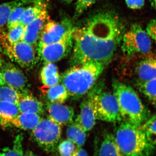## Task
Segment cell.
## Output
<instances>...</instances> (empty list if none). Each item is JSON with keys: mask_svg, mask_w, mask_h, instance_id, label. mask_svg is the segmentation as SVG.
<instances>
[{"mask_svg": "<svg viewBox=\"0 0 156 156\" xmlns=\"http://www.w3.org/2000/svg\"><path fill=\"white\" fill-rule=\"evenodd\" d=\"M125 33V25L113 11L93 14L74 29L70 64L94 62L105 66L111 60Z\"/></svg>", "mask_w": 156, "mask_h": 156, "instance_id": "obj_1", "label": "cell"}, {"mask_svg": "<svg viewBox=\"0 0 156 156\" xmlns=\"http://www.w3.org/2000/svg\"><path fill=\"white\" fill-rule=\"evenodd\" d=\"M60 76V81L69 96L77 98L87 94L94 87L105 66L94 62H81L73 66Z\"/></svg>", "mask_w": 156, "mask_h": 156, "instance_id": "obj_2", "label": "cell"}, {"mask_svg": "<svg viewBox=\"0 0 156 156\" xmlns=\"http://www.w3.org/2000/svg\"><path fill=\"white\" fill-rule=\"evenodd\" d=\"M112 87L122 119L135 126L143 125L149 119V112L134 89L115 80L113 81Z\"/></svg>", "mask_w": 156, "mask_h": 156, "instance_id": "obj_3", "label": "cell"}, {"mask_svg": "<svg viewBox=\"0 0 156 156\" xmlns=\"http://www.w3.org/2000/svg\"><path fill=\"white\" fill-rule=\"evenodd\" d=\"M114 136L125 156H150L154 148L148 140L141 126L127 121L120 124Z\"/></svg>", "mask_w": 156, "mask_h": 156, "instance_id": "obj_4", "label": "cell"}, {"mask_svg": "<svg viewBox=\"0 0 156 156\" xmlns=\"http://www.w3.org/2000/svg\"><path fill=\"white\" fill-rule=\"evenodd\" d=\"M0 43L6 55L21 67L31 69L36 65L37 57L33 45L23 41L11 44L4 32L0 33Z\"/></svg>", "mask_w": 156, "mask_h": 156, "instance_id": "obj_5", "label": "cell"}, {"mask_svg": "<svg viewBox=\"0 0 156 156\" xmlns=\"http://www.w3.org/2000/svg\"><path fill=\"white\" fill-rule=\"evenodd\" d=\"M32 131L33 138L40 147L47 152L55 151L61 137V126L48 117L41 119Z\"/></svg>", "mask_w": 156, "mask_h": 156, "instance_id": "obj_6", "label": "cell"}, {"mask_svg": "<svg viewBox=\"0 0 156 156\" xmlns=\"http://www.w3.org/2000/svg\"><path fill=\"white\" fill-rule=\"evenodd\" d=\"M122 50L127 56L146 54L151 49V41L146 31L137 23L132 24L123 35Z\"/></svg>", "mask_w": 156, "mask_h": 156, "instance_id": "obj_7", "label": "cell"}, {"mask_svg": "<svg viewBox=\"0 0 156 156\" xmlns=\"http://www.w3.org/2000/svg\"><path fill=\"white\" fill-rule=\"evenodd\" d=\"M74 29L67 32L57 41L49 44L37 45L39 59L44 63H54L68 56L73 49Z\"/></svg>", "mask_w": 156, "mask_h": 156, "instance_id": "obj_8", "label": "cell"}, {"mask_svg": "<svg viewBox=\"0 0 156 156\" xmlns=\"http://www.w3.org/2000/svg\"><path fill=\"white\" fill-rule=\"evenodd\" d=\"M94 105L96 119L113 123L121 122L122 119L113 93L101 90L95 95Z\"/></svg>", "mask_w": 156, "mask_h": 156, "instance_id": "obj_9", "label": "cell"}, {"mask_svg": "<svg viewBox=\"0 0 156 156\" xmlns=\"http://www.w3.org/2000/svg\"><path fill=\"white\" fill-rule=\"evenodd\" d=\"M103 86L100 83L95 85L88 93L80 106V112L75 122L86 131H90L94 127L96 121L94 110V98L98 92L102 90Z\"/></svg>", "mask_w": 156, "mask_h": 156, "instance_id": "obj_10", "label": "cell"}, {"mask_svg": "<svg viewBox=\"0 0 156 156\" xmlns=\"http://www.w3.org/2000/svg\"><path fill=\"white\" fill-rule=\"evenodd\" d=\"M73 28L71 21L67 18L60 22L48 19L42 31L38 45L49 44L57 41L67 32Z\"/></svg>", "mask_w": 156, "mask_h": 156, "instance_id": "obj_11", "label": "cell"}, {"mask_svg": "<svg viewBox=\"0 0 156 156\" xmlns=\"http://www.w3.org/2000/svg\"><path fill=\"white\" fill-rule=\"evenodd\" d=\"M0 69L3 81L5 85L22 93H26L25 90L28 85L27 79L22 71L12 64L2 66Z\"/></svg>", "mask_w": 156, "mask_h": 156, "instance_id": "obj_12", "label": "cell"}, {"mask_svg": "<svg viewBox=\"0 0 156 156\" xmlns=\"http://www.w3.org/2000/svg\"><path fill=\"white\" fill-rule=\"evenodd\" d=\"M48 20V5L28 25L26 26L22 41L34 46L37 43L44 26Z\"/></svg>", "mask_w": 156, "mask_h": 156, "instance_id": "obj_13", "label": "cell"}, {"mask_svg": "<svg viewBox=\"0 0 156 156\" xmlns=\"http://www.w3.org/2000/svg\"><path fill=\"white\" fill-rule=\"evenodd\" d=\"M47 109L50 119L60 126H65L73 122L74 111L71 107L62 103H47Z\"/></svg>", "mask_w": 156, "mask_h": 156, "instance_id": "obj_14", "label": "cell"}, {"mask_svg": "<svg viewBox=\"0 0 156 156\" xmlns=\"http://www.w3.org/2000/svg\"><path fill=\"white\" fill-rule=\"evenodd\" d=\"M41 119V115L28 113H20L9 121L6 127H15L23 130H32Z\"/></svg>", "mask_w": 156, "mask_h": 156, "instance_id": "obj_15", "label": "cell"}, {"mask_svg": "<svg viewBox=\"0 0 156 156\" xmlns=\"http://www.w3.org/2000/svg\"><path fill=\"white\" fill-rule=\"evenodd\" d=\"M96 151L97 156H125L117 144L114 135L112 133L104 134Z\"/></svg>", "mask_w": 156, "mask_h": 156, "instance_id": "obj_16", "label": "cell"}, {"mask_svg": "<svg viewBox=\"0 0 156 156\" xmlns=\"http://www.w3.org/2000/svg\"><path fill=\"white\" fill-rule=\"evenodd\" d=\"M17 105L20 113L41 115L44 112V107L42 102L27 93L23 94Z\"/></svg>", "mask_w": 156, "mask_h": 156, "instance_id": "obj_17", "label": "cell"}, {"mask_svg": "<svg viewBox=\"0 0 156 156\" xmlns=\"http://www.w3.org/2000/svg\"><path fill=\"white\" fill-rule=\"evenodd\" d=\"M140 82H145L156 78V58H146L140 62L136 70Z\"/></svg>", "mask_w": 156, "mask_h": 156, "instance_id": "obj_18", "label": "cell"}, {"mask_svg": "<svg viewBox=\"0 0 156 156\" xmlns=\"http://www.w3.org/2000/svg\"><path fill=\"white\" fill-rule=\"evenodd\" d=\"M40 78L43 85L48 88L59 83L60 76L56 65L53 62L44 63L40 73Z\"/></svg>", "mask_w": 156, "mask_h": 156, "instance_id": "obj_19", "label": "cell"}, {"mask_svg": "<svg viewBox=\"0 0 156 156\" xmlns=\"http://www.w3.org/2000/svg\"><path fill=\"white\" fill-rule=\"evenodd\" d=\"M38 0H13L0 5V29L8 23L10 14L14 9L21 6H27Z\"/></svg>", "mask_w": 156, "mask_h": 156, "instance_id": "obj_20", "label": "cell"}, {"mask_svg": "<svg viewBox=\"0 0 156 156\" xmlns=\"http://www.w3.org/2000/svg\"><path fill=\"white\" fill-rule=\"evenodd\" d=\"M66 134L68 140L75 144L77 148L82 147L86 142V131L75 122L68 126Z\"/></svg>", "mask_w": 156, "mask_h": 156, "instance_id": "obj_21", "label": "cell"}, {"mask_svg": "<svg viewBox=\"0 0 156 156\" xmlns=\"http://www.w3.org/2000/svg\"><path fill=\"white\" fill-rule=\"evenodd\" d=\"M46 0H38L31 5L27 6L21 15L20 23L27 26L35 19L44 6L48 5Z\"/></svg>", "mask_w": 156, "mask_h": 156, "instance_id": "obj_22", "label": "cell"}, {"mask_svg": "<svg viewBox=\"0 0 156 156\" xmlns=\"http://www.w3.org/2000/svg\"><path fill=\"white\" fill-rule=\"evenodd\" d=\"M46 93L49 102L52 103L62 104L69 96L67 89L63 84L59 83L48 87Z\"/></svg>", "mask_w": 156, "mask_h": 156, "instance_id": "obj_23", "label": "cell"}, {"mask_svg": "<svg viewBox=\"0 0 156 156\" xmlns=\"http://www.w3.org/2000/svg\"><path fill=\"white\" fill-rule=\"evenodd\" d=\"M17 105L7 101H0V126L6 127L9 121L20 113Z\"/></svg>", "mask_w": 156, "mask_h": 156, "instance_id": "obj_24", "label": "cell"}, {"mask_svg": "<svg viewBox=\"0 0 156 156\" xmlns=\"http://www.w3.org/2000/svg\"><path fill=\"white\" fill-rule=\"evenodd\" d=\"M23 94L4 84L0 87V101H7L17 105Z\"/></svg>", "mask_w": 156, "mask_h": 156, "instance_id": "obj_25", "label": "cell"}, {"mask_svg": "<svg viewBox=\"0 0 156 156\" xmlns=\"http://www.w3.org/2000/svg\"><path fill=\"white\" fill-rule=\"evenodd\" d=\"M139 88L151 103L156 107V78L151 80L140 82Z\"/></svg>", "mask_w": 156, "mask_h": 156, "instance_id": "obj_26", "label": "cell"}, {"mask_svg": "<svg viewBox=\"0 0 156 156\" xmlns=\"http://www.w3.org/2000/svg\"><path fill=\"white\" fill-rule=\"evenodd\" d=\"M23 141L22 134L17 135L11 147H6L0 151V156H23Z\"/></svg>", "mask_w": 156, "mask_h": 156, "instance_id": "obj_27", "label": "cell"}, {"mask_svg": "<svg viewBox=\"0 0 156 156\" xmlns=\"http://www.w3.org/2000/svg\"><path fill=\"white\" fill-rule=\"evenodd\" d=\"M145 132L148 140L154 146H156V116L153 117L141 126Z\"/></svg>", "mask_w": 156, "mask_h": 156, "instance_id": "obj_28", "label": "cell"}, {"mask_svg": "<svg viewBox=\"0 0 156 156\" xmlns=\"http://www.w3.org/2000/svg\"><path fill=\"white\" fill-rule=\"evenodd\" d=\"M25 26L20 23L9 29L8 33H5L6 38L11 44H14L22 40Z\"/></svg>", "mask_w": 156, "mask_h": 156, "instance_id": "obj_29", "label": "cell"}, {"mask_svg": "<svg viewBox=\"0 0 156 156\" xmlns=\"http://www.w3.org/2000/svg\"><path fill=\"white\" fill-rule=\"evenodd\" d=\"M75 144L69 140H65L58 144L57 146L60 156H71L77 148Z\"/></svg>", "mask_w": 156, "mask_h": 156, "instance_id": "obj_30", "label": "cell"}, {"mask_svg": "<svg viewBox=\"0 0 156 156\" xmlns=\"http://www.w3.org/2000/svg\"><path fill=\"white\" fill-rule=\"evenodd\" d=\"M96 0H76L74 18L76 19L96 2Z\"/></svg>", "mask_w": 156, "mask_h": 156, "instance_id": "obj_31", "label": "cell"}, {"mask_svg": "<svg viewBox=\"0 0 156 156\" xmlns=\"http://www.w3.org/2000/svg\"><path fill=\"white\" fill-rule=\"evenodd\" d=\"M26 7L27 6L18 7L12 11L7 23L8 29L11 28L20 23L21 15Z\"/></svg>", "mask_w": 156, "mask_h": 156, "instance_id": "obj_32", "label": "cell"}, {"mask_svg": "<svg viewBox=\"0 0 156 156\" xmlns=\"http://www.w3.org/2000/svg\"><path fill=\"white\" fill-rule=\"evenodd\" d=\"M146 32L151 38L156 43V18L152 20L148 23Z\"/></svg>", "mask_w": 156, "mask_h": 156, "instance_id": "obj_33", "label": "cell"}, {"mask_svg": "<svg viewBox=\"0 0 156 156\" xmlns=\"http://www.w3.org/2000/svg\"><path fill=\"white\" fill-rule=\"evenodd\" d=\"M126 2L129 9L137 10L143 7L145 4V0H126Z\"/></svg>", "mask_w": 156, "mask_h": 156, "instance_id": "obj_34", "label": "cell"}, {"mask_svg": "<svg viewBox=\"0 0 156 156\" xmlns=\"http://www.w3.org/2000/svg\"><path fill=\"white\" fill-rule=\"evenodd\" d=\"M71 156H88L87 151L82 147L77 148Z\"/></svg>", "mask_w": 156, "mask_h": 156, "instance_id": "obj_35", "label": "cell"}, {"mask_svg": "<svg viewBox=\"0 0 156 156\" xmlns=\"http://www.w3.org/2000/svg\"><path fill=\"white\" fill-rule=\"evenodd\" d=\"M2 48L0 43V69L2 68L3 65L2 57Z\"/></svg>", "mask_w": 156, "mask_h": 156, "instance_id": "obj_36", "label": "cell"}, {"mask_svg": "<svg viewBox=\"0 0 156 156\" xmlns=\"http://www.w3.org/2000/svg\"><path fill=\"white\" fill-rule=\"evenodd\" d=\"M151 5L156 10V0H150Z\"/></svg>", "mask_w": 156, "mask_h": 156, "instance_id": "obj_37", "label": "cell"}, {"mask_svg": "<svg viewBox=\"0 0 156 156\" xmlns=\"http://www.w3.org/2000/svg\"><path fill=\"white\" fill-rule=\"evenodd\" d=\"M74 0H61L62 2L66 4H69L72 3Z\"/></svg>", "mask_w": 156, "mask_h": 156, "instance_id": "obj_38", "label": "cell"}, {"mask_svg": "<svg viewBox=\"0 0 156 156\" xmlns=\"http://www.w3.org/2000/svg\"><path fill=\"white\" fill-rule=\"evenodd\" d=\"M5 83H4V81H3L2 77V74H1V71H0V87L4 85Z\"/></svg>", "mask_w": 156, "mask_h": 156, "instance_id": "obj_39", "label": "cell"}, {"mask_svg": "<svg viewBox=\"0 0 156 156\" xmlns=\"http://www.w3.org/2000/svg\"><path fill=\"white\" fill-rule=\"evenodd\" d=\"M36 156L31 151H28L25 154V155H24V156Z\"/></svg>", "mask_w": 156, "mask_h": 156, "instance_id": "obj_40", "label": "cell"}]
</instances>
